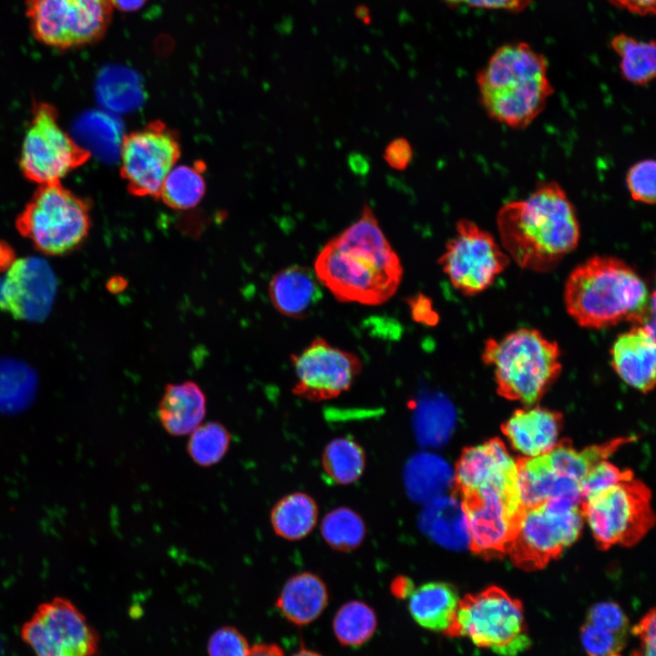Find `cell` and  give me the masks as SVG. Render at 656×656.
Returning a JSON list of instances; mask_svg holds the SVG:
<instances>
[{"mask_svg":"<svg viewBox=\"0 0 656 656\" xmlns=\"http://www.w3.org/2000/svg\"><path fill=\"white\" fill-rule=\"evenodd\" d=\"M580 641L588 656H621L626 643V640L587 621L580 629Z\"/></svg>","mask_w":656,"mask_h":656,"instance_id":"obj_40","label":"cell"},{"mask_svg":"<svg viewBox=\"0 0 656 656\" xmlns=\"http://www.w3.org/2000/svg\"><path fill=\"white\" fill-rule=\"evenodd\" d=\"M14 260V251L5 242L0 241V269L4 267H9L11 264H8V262H13Z\"/></svg>","mask_w":656,"mask_h":656,"instance_id":"obj_52","label":"cell"},{"mask_svg":"<svg viewBox=\"0 0 656 656\" xmlns=\"http://www.w3.org/2000/svg\"><path fill=\"white\" fill-rule=\"evenodd\" d=\"M451 6L468 7L521 12L530 5L532 0H445Z\"/></svg>","mask_w":656,"mask_h":656,"instance_id":"obj_44","label":"cell"},{"mask_svg":"<svg viewBox=\"0 0 656 656\" xmlns=\"http://www.w3.org/2000/svg\"><path fill=\"white\" fill-rule=\"evenodd\" d=\"M612 5L639 15H653L656 0H608Z\"/></svg>","mask_w":656,"mask_h":656,"instance_id":"obj_47","label":"cell"},{"mask_svg":"<svg viewBox=\"0 0 656 656\" xmlns=\"http://www.w3.org/2000/svg\"><path fill=\"white\" fill-rule=\"evenodd\" d=\"M496 222L510 260L538 272L554 270L580 238L577 210L556 181L540 182L525 199L504 203Z\"/></svg>","mask_w":656,"mask_h":656,"instance_id":"obj_2","label":"cell"},{"mask_svg":"<svg viewBox=\"0 0 656 656\" xmlns=\"http://www.w3.org/2000/svg\"><path fill=\"white\" fill-rule=\"evenodd\" d=\"M317 518L315 501L302 492L282 497L272 507L270 514L274 533L292 541L305 538L314 528Z\"/></svg>","mask_w":656,"mask_h":656,"instance_id":"obj_29","label":"cell"},{"mask_svg":"<svg viewBox=\"0 0 656 656\" xmlns=\"http://www.w3.org/2000/svg\"><path fill=\"white\" fill-rule=\"evenodd\" d=\"M157 413L160 425L169 435H190L205 417V394L193 381L168 384Z\"/></svg>","mask_w":656,"mask_h":656,"instance_id":"obj_22","label":"cell"},{"mask_svg":"<svg viewBox=\"0 0 656 656\" xmlns=\"http://www.w3.org/2000/svg\"><path fill=\"white\" fill-rule=\"evenodd\" d=\"M410 306L414 319L429 325H433L437 322V314L433 311L431 302L424 295H417L410 300Z\"/></svg>","mask_w":656,"mask_h":656,"instance_id":"obj_46","label":"cell"},{"mask_svg":"<svg viewBox=\"0 0 656 656\" xmlns=\"http://www.w3.org/2000/svg\"><path fill=\"white\" fill-rule=\"evenodd\" d=\"M480 104L496 122L515 129L529 126L554 93L548 60L528 43L499 46L477 72Z\"/></svg>","mask_w":656,"mask_h":656,"instance_id":"obj_3","label":"cell"},{"mask_svg":"<svg viewBox=\"0 0 656 656\" xmlns=\"http://www.w3.org/2000/svg\"><path fill=\"white\" fill-rule=\"evenodd\" d=\"M444 635L466 637L500 656H518L531 645L522 603L497 586L460 599Z\"/></svg>","mask_w":656,"mask_h":656,"instance_id":"obj_7","label":"cell"},{"mask_svg":"<svg viewBox=\"0 0 656 656\" xmlns=\"http://www.w3.org/2000/svg\"><path fill=\"white\" fill-rule=\"evenodd\" d=\"M204 170L202 161L176 165L166 177L159 198L174 210L194 208L200 202L206 190Z\"/></svg>","mask_w":656,"mask_h":656,"instance_id":"obj_31","label":"cell"},{"mask_svg":"<svg viewBox=\"0 0 656 656\" xmlns=\"http://www.w3.org/2000/svg\"><path fill=\"white\" fill-rule=\"evenodd\" d=\"M147 0H112L114 7L125 12L136 11L142 7Z\"/></svg>","mask_w":656,"mask_h":656,"instance_id":"obj_50","label":"cell"},{"mask_svg":"<svg viewBox=\"0 0 656 656\" xmlns=\"http://www.w3.org/2000/svg\"><path fill=\"white\" fill-rule=\"evenodd\" d=\"M599 547H630L638 543L654 525L651 492L633 478L621 481L580 503Z\"/></svg>","mask_w":656,"mask_h":656,"instance_id":"obj_9","label":"cell"},{"mask_svg":"<svg viewBox=\"0 0 656 656\" xmlns=\"http://www.w3.org/2000/svg\"><path fill=\"white\" fill-rule=\"evenodd\" d=\"M610 354L612 368L626 384L644 394L654 388V325L636 323L620 333L612 344Z\"/></svg>","mask_w":656,"mask_h":656,"instance_id":"obj_18","label":"cell"},{"mask_svg":"<svg viewBox=\"0 0 656 656\" xmlns=\"http://www.w3.org/2000/svg\"><path fill=\"white\" fill-rule=\"evenodd\" d=\"M314 272L337 300L378 305L397 291L403 268L373 210L365 206L355 222L323 246Z\"/></svg>","mask_w":656,"mask_h":656,"instance_id":"obj_1","label":"cell"},{"mask_svg":"<svg viewBox=\"0 0 656 656\" xmlns=\"http://www.w3.org/2000/svg\"><path fill=\"white\" fill-rule=\"evenodd\" d=\"M422 531L438 545L461 550L468 547L466 511L456 496H440L427 501L419 517Z\"/></svg>","mask_w":656,"mask_h":656,"instance_id":"obj_23","label":"cell"},{"mask_svg":"<svg viewBox=\"0 0 656 656\" xmlns=\"http://www.w3.org/2000/svg\"><path fill=\"white\" fill-rule=\"evenodd\" d=\"M291 360L297 379L292 393L311 401L332 399L347 391L363 364L355 354L321 337L292 354Z\"/></svg>","mask_w":656,"mask_h":656,"instance_id":"obj_16","label":"cell"},{"mask_svg":"<svg viewBox=\"0 0 656 656\" xmlns=\"http://www.w3.org/2000/svg\"><path fill=\"white\" fill-rule=\"evenodd\" d=\"M320 282L311 269L292 265L273 275L269 295L274 308L292 318L308 316L323 297Z\"/></svg>","mask_w":656,"mask_h":656,"instance_id":"obj_21","label":"cell"},{"mask_svg":"<svg viewBox=\"0 0 656 656\" xmlns=\"http://www.w3.org/2000/svg\"><path fill=\"white\" fill-rule=\"evenodd\" d=\"M586 621L627 640L629 620L621 608L615 602L604 601L591 606L587 612Z\"/></svg>","mask_w":656,"mask_h":656,"instance_id":"obj_41","label":"cell"},{"mask_svg":"<svg viewBox=\"0 0 656 656\" xmlns=\"http://www.w3.org/2000/svg\"><path fill=\"white\" fill-rule=\"evenodd\" d=\"M414 589L410 579L403 577L396 579L392 585L394 595L400 599L408 598Z\"/></svg>","mask_w":656,"mask_h":656,"instance_id":"obj_49","label":"cell"},{"mask_svg":"<svg viewBox=\"0 0 656 656\" xmlns=\"http://www.w3.org/2000/svg\"><path fill=\"white\" fill-rule=\"evenodd\" d=\"M631 478H633V473L630 470H621L606 460L601 461L578 483L582 501L621 481Z\"/></svg>","mask_w":656,"mask_h":656,"instance_id":"obj_39","label":"cell"},{"mask_svg":"<svg viewBox=\"0 0 656 656\" xmlns=\"http://www.w3.org/2000/svg\"><path fill=\"white\" fill-rule=\"evenodd\" d=\"M649 297L645 282L633 268L616 257L600 255L589 258L570 272L563 293L568 313L579 326L589 329L627 320L639 323Z\"/></svg>","mask_w":656,"mask_h":656,"instance_id":"obj_4","label":"cell"},{"mask_svg":"<svg viewBox=\"0 0 656 656\" xmlns=\"http://www.w3.org/2000/svg\"><path fill=\"white\" fill-rule=\"evenodd\" d=\"M610 46L620 58V73L624 80L636 86H646L655 78L656 48L653 40H639L619 34L612 37Z\"/></svg>","mask_w":656,"mask_h":656,"instance_id":"obj_30","label":"cell"},{"mask_svg":"<svg viewBox=\"0 0 656 656\" xmlns=\"http://www.w3.org/2000/svg\"><path fill=\"white\" fill-rule=\"evenodd\" d=\"M248 656H283V651L274 643H258L251 646Z\"/></svg>","mask_w":656,"mask_h":656,"instance_id":"obj_48","label":"cell"},{"mask_svg":"<svg viewBox=\"0 0 656 656\" xmlns=\"http://www.w3.org/2000/svg\"><path fill=\"white\" fill-rule=\"evenodd\" d=\"M457 497L466 511L472 552L487 559L506 555L524 508L517 481H489Z\"/></svg>","mask_w":656,"mask_h":656,"instance_id":"obj_11","label":"cell"},{"mask_svg":"<svg viewBox=\"0 0 656 656\" xmlns=\"http://www.w3.org/2000/svg\"><path fill=\"white\" fill-rule=\"evenodd\" d=\"M292 656H322L316 651L307 650V649H302L295 653H293Z\"/></svg>","mask_w":656,"mask_h":656,"instance_id":"obj_54","label":"cell"},{"mask_svg":"<svg viewBox=\"0 0 656 656\" xmlns=\"http://www.w3.org/2000/svg\"><path fill=\"white\" fill-rule=\"evenodd\" d=\"M328 592L324 582L310 572H301L286 580L276 600L282 615L294 625L315 620L324 610Z\"/></svg>","mask_w":656,"mask_h":656,"instance_id":"obj_24","label":"cell"},{"mask_svg":"<svg viewBox=\"0 0 656 656\" xmlns=\"http://www.w3.org/2000/svg\"><path fill=\"white\" fill-rule=\"evenodd\" d=\"M415 415L416 436L424 445H442L452 434L455 413L450 402L444 397L435 396L422 400Z\"/></svg>","mask_w":656,"mask_h":656,"instance_id":"obj_34","label":"cell"},{"mask_svg":"<svg viewBox=\"0 0 656 656\" xmlns=\"http://www.w3.org/2000/svg\"><path fill=\"white\" fill-rule=\"evenodd\" d=\"M404 482L413 500L426 503L454 487V470L434 453H418L407 461Z\"/></svg>","mask_w":656,"mask_h":656,"instance_id":"obj_27","label":"cell"},{"mask_svg":"<svg viewBox=\"0 0 656 656\" xmlns=\"http://www.w3.org/2000/svg\"><path fill=\"white\" fill-rule=\"evenodd\" d=\"M26 15L35 37L58 49L98 41L113 14L112 0H26Z\"/></svg>","mask_w":656,"mask_h":656,"instance_id":"obj_12","label":"cell"},{"mask_svg":"<svg viewBox=\"0 0 656 656\" xmlns=\"http://www.w3.org/2000/svg\"><path fill=\"white\" fill-rule=\"evenodd\" d=\"M510 258L487 231L461 219L438 260L452 285L464 295L487 290L507 267Z\"/></svg>","mask_w":656,"mask_h":656,"instance_id":"obj_13","label":"cell"},{"mask_svg":"<svg viewBox=\"0 0 656 656\" xmlns=\"http://www.w3.org/2000/svg\"><path fill=\"white\" fill-rule=\"evenodd\" d=\"M251 646L236 628L224 626L215 630L207 646L209 656H248Z\"/></svg>","mask_w":656,"mask_h":656,"instance_id":"obj_42","label":"cell"},{"mask_svg":"<svg viewBox=\"0 0 656 656\" xmlns=\"http://www.w3.org/2000/svg\"><path fill=\"white\" fill-rule=\"evenodd\" d=\"M349 165L351 169L356 173H365L368 169V162L364 159V157L360 154H353L349 159Z\"/></svg>","mask_w":656,"mask_h":656,"instance_id":"obj_51","label":"cell"},{"mask_svg":"<svg viewBox=\"0 0 656 656\" xmlns=\"http://www.w3.org/2000/svg\"><path fill=\"white\" fill-rule=\"evenodd\" d=\"M408 599V610L415 622L443 634L451 626L460 600L451 584L440 581L415 588Z\"/></svg>","mask_w":656,"mask_h":656,"instance_id":"obj_25","label":"cell"},{"mask_svg":"<svg viewBox=\"0 0 656 656\" xmlns=\"http://www.w3.org/2000/svg\"><path fill=\"white\" fill-rule=\"evenodd\" d=\"M57 290L56 277L42 258L15 260L0 278V309L17 320L44 321Z\"/></svg>","mask_w":656,"mask_h":656,"instance_id":"obj_17","label":"cell"},{"mask_svg":"<svg viewBox=\"0 0 656 656\" xmlns=\"http://www.w3.org/2000/svg\"><path fill=\"white\" fill-rule=\"evenodd\" d=\"M481 357L493 368L497 394L526 405L539 401L562 369L558 343L536 329L521 328L500 340L489 338Z\"/></svg>","mask_w":656,"mask_h":656,"instance_id":"obj_5","label":"cell"},{"mask_svg":"<svg viewBox=\"0 0 656 656\" xmlns=\"http://www.w3.org/2000/svg\"><path fill=\"white\" fill-rule=\"evenodd\" d=\"M582 521L580 506L563 499L524 507L507 554L519 569H543L579 538Z\"/></svg>","mask_w":656,"mask_h":656,"instance_id":"obj_10","label":"cell"},{"mask_svg":"<svg viewBox=\"0 0 656 656\" xmlns=\"http://www.w3.org/2000/svg\"><path fill=\"white\" fill-rule=\"evenodd\" d=\"M631 632L640 640V647L630 656H656V620L651 609L632 628Z\"/></svg>","mask_w":656,"mask_h":656,"instance_id":"obj_43","label":"cell"},{"mask_svg":"<svg viewBox=\"0 0 656 656\" xmlns=\"http://www.w3.org/2000/svg\"><path fill=\"white\" fill-rule=\"evenodd\" d=\"M15 228L46 255L80 247L91 228V205L59 183L40 185L15 219Z\"/></svg>","mask_w":656,"mask_h":656,"instance_id":"obj_6","label":"cell"},{"mask_svg":"<svg viewBox=\"0 0 656 656\" xmlns=\"http://www.w3.org/2000/svg\"><path fill=\"white\" fill-rule=\"evenodd\" d=\"M128 285V282L121 276H115L108 282V288L112 292H119Z\"/></svg>","mask_w":656,"mask_h":656,"instance_id":"obj_53","label":"cell"},{"mask_svg":"<svg viewBox=\"0 0 656 656\" xmlns=\"http://www.w3.org/2000/svg\"><path fill=\"white\" fill-rule=\"evenodd\" d=\"M89 158L90 152L63 128L55 106L34 103L18 161L27 180L38 186L59 183Z\"/></svg>","mask_w":656,"mask_h":656,"instance_id":"obj_8","label":"cell"},{"mask_svg":"<svg viewBox=\"0 0 656 656\" xmlns=\"http://www.w3.org/2000/svg\"><path fill=\"white\" fill-rule=\"evenodd\" d=\"M517 484L523 507H532L551 498L580 506L582 498L577 482L559 477L550 469L546 456L516 460Z\"/></svg>","mask_w":656,"mask_h":656,"instance_id":"obj_20","label":"cell"},{"mask_svg":"<svg viewBox=\"0 0 656 656\" xmlns=\"http://www.w3.org/2000/svg\"><path fill=\"white\" fill-rule=\"evenodd\" d=\"M377 625L373 609L363 601L343 604L336 612L333 628L336 639L345 646H359L374 634Z\"/></svg>","mask_w":656,"mask_h":656,"instance_id":"obj_35","label":"cell"},{"mask_svg":"<svg viewBox=\"0 0 656 656\" xmlns=\"http://www.w3.org/2000/svg\"><path fill=\"white\" fill-rule=\"evenodd\" d=\"M656 164L653 159L637 161L627 171L626 185L631 199L637 202L653 205L656 191Z\"/></svg>","mask_w":656,"mask_h":656,"instance_id":"obj_38","label":"cell"},{"mask_svg":"<svg viewBox=\"0 0 656 656\" xmlns=\"http://www.w3.org/2000/svg\"><path fill=\"white\" fill-rule=\"evenodd\" d=\"M20 634L35 656H99L97 631L67 599L40 604Z\"/></svg>","mask_w":656,"mask_h":656,"instance_id":"obj_15","label":"cell"},{"mask_svg":"<svg viewBox=\"0 0 656 656\" xmlns=\"http://www.w3.org/2000/svg\"><path fill=\"white\" fill-rule=\"evenodd\" d=\"M321 532L330 547L348 551L356 548L364 541L365 525L355 511L348 507H338L325 515Z\"/></svg>","mask_w":656,"mask_h":656,"instance_id":"obj_37","label":"cell"},{"mask_svg":"<svg viewBox=\"0 0 656 656\" xmlns=\"http://www.w3.org/2000/svg\"><path fill=\"white\" fill-rule=\"evenodd\" d=\"M180 157L177 133L160 120L126 135L120 148V175L136 197L159 198L162 184Z\"/></svg>","mask_w":656,"mask_h":656,"instance_id":"obj_14","label":"cell"},{"mask_svg":"<svg viewBox=\"0 0 656 656\" xmlns=\"http://www.w3.org/2000/svg\"><path fill=\"white\" fill-rule=\"evenodd\" d=\"M384 158L391 168L402 170L410 164L413 158V149L405 138H398L386 146Z\"/></svg>","mask_w":656,"mask_h":656,"instance_id":"obj_45","label":"cell"},{"mask_svg":"<svg viewBox=\"0 0 656 656\" xmlns=\"http://www.w3.org/2000/svg\"><path fill=\"white\" fill-rule=\"evenodd\" d=\"M322 458L324 473L337 484H352L360 478L364 470V450L349 437H337L330 441Z\"/></svg>","mask_w":656,"mask_h":656,"instance_id":"obj_33","label":"cell"},{"mask_svg":"<svg viewBox=\"0 0 656 656\" xmlns=\"http://www.w3.org/2000/svg\"><path fill=\"white\" fill-rule=\"evenodd\" d=\"M634 439L633 436L620 437L581 451L576 450L569 439H562L545 456L554 474L579 483L594 466Z\"/></svg>","mask_w":656,"mask_h":656,"instance_id":"obj_28","label":"cell"},{"mask_svg":"<svg viewBox=\"0 0 656 656\" xmlns=\"http://www.w3.org/2000/svg\"><path fill=\"white\" fill-rule=\"evenodd\" d=\"M561 413L535 406L518 409L502 424V433L514 449L528 457L548 454L559 441Z\"/></svg>","mask_w":656,"mask_h":656,"instance_id":"obj_19","label":"cell"},{"mask_svg":"<svg viewBox=\"0 0 656 656\" xmlns=\"http://www.w3.org/2000/svg\"><path fill=\"white\" fill-rule=\"evenodd\" d=\"M35 373L15 360L0 361V413L14 415L26 409L36 395Z\"/></svg>","mask_w":656,"mask_h":656,"instance_id":"obj_32","label":"cell"},{"mask_svg":"<svg viewBox=\"0 0 656 656\" xmlns=\"http://www.w3.org/2000/svg\"><path fill=\"white\" fill-rule=\"evenodd\" d=\"M231 435L219 422L200 424L190 434L186 450L198 466L209 467L220 462L229 451Z\"/></svg>","mask_w":656,"mask_h":656,"instance_id":"obj_36","label":"cell"},{"mask_svg":"<svg viewBox=\"0 0 656 656\" xmlns=\"http://www.w3.org/2000/svg\"><path fill=\"white\" fill-rule=\"evenodd\" d=\"M505 445L498 438L465 448L454 470V495L474 489L494 472L515 464Z\"/></svg>","mask_w":656,"mask_h":656,"instance_id":"obj_26","label":"cell"}]
</instances>
